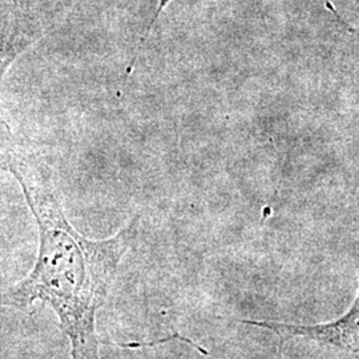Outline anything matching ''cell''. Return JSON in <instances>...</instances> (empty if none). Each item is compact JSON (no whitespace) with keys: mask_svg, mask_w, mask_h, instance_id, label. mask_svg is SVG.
Here are the masks:
<instances>
[{"mask_svg":"<svg viewBox=\"0 0 359 359\" xmlns=\"http://www.w3.org/2000/svg\"><path fill=\"white\" fill-rule=\"evenodd\" d=\"M245 325L277 334L283 339H304L320 346L329 347L354 358H358L359 348V298L346 313L330 322L322 323H293L280 321H253L243 320Z\"/></svg>","mask_w":359,"mask_h":359,"instance_id":"obj_2","label":"cell"},{"mask_svg":"<svg viewBox=\"0 0 359 359\" xmlns=\"http://www.w3.org/2000/svg\"><path fill=\"white\" fill-rule=\"evenodd\" d=\"M40 36L35 10L26 0H0V83L15 60ZM11 145V129L0 117V152Z\"/></svg>","mask_w":359,"mask_h":359,"instance_id":"obj_3","label":"cell"},{"mask_svg":"<svg viewBox=\"0 0 359 359\" xmlns=\"http://www.w3.org/2000/svg\"><path fill=\"white\" fill-rule=\"evenodd\" d=\"M0 164L18 181L39 231L34 268L0 292V306H50L69 339L71 359H102L96 317L137 237L139 217L109 238L90 240L71 225L51 172L39 158L10 145L0 152Z\"/></svg>","mask_w":359,"mask_h":359,"instance_id":"obj_1","label":"cell"}]
</instances>
